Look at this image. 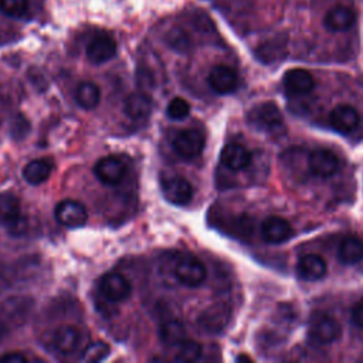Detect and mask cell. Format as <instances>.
<instances>
[{
  "label": "cell",
  "instance_id": "cell-28",
  "mask_svg": "<svg viewBox=\"0 0 363 363\" xmlns=\"http://www.w3.org/2000/svg\"><path fill=\"white\" fill-rule=\"evenodd\" d=\"M166 113L173 121H182V119L189 116V113H190V104L184 98L176 96V98H173L167 104Z\"/></svg>",
  "mask_w": 363,
  "mask_h": 363
},
{
  "label": "cell",
  "instance_id": "cell-7",
  "mask_svg": "<svg viewBox=\"0 0 363 363\" xmlns=\"http://www.w3.org/2000/svg\"><path fill=\"white\" fill-rule=\"evenodd\" d=\"M162 191L164 199L176 206H184L190 203L194 194L191 183L179 174L164 177L162 180Z\"/></svg>",
  "mask_w": 363,
  "mask_h": 363
},
{
  "label": "cell",
  "instance_id": "cell-9",
  "mask_svg": "<svg viewBox=\"0 0 363 363\" xmlns=\"http://www.w3.org/2000/svg\"><path fill=\"white\" fill-rule=\"evenodd\" d=\"M94 174L102 184L115 186L125 177L126 164L118 156H105L95 163Z\"/></svg>",
  "mask_w": 363,
  "mask_h": 363
},
{
  "label": "cell",
  "instance_id": "cell-2",
  "mask_svg": "<svg viewBox=\"0 0 363 363\" xmlns=\"http://www.w3.org/2000/svg\"><path fill=\"white\" fill-rule=\"evenodd\" d=\"M85 333L74 325H62L57 328L50 337V347L60 356H71L82 349Z\"/></svg>",
  "mask_w": 363,
  "mask_h": 363
},
{
  "label": "cell",
  "instance_id": "cell-25",
  "mask_svg": "<svg viewBox=\"0 0 363 363\" xmlns=\"http://www.w3.org/2000/svg\"><path fill=\"white\" fill-rule=\"evenodd\" d=\"M101 99V89L96 84L85 81L75 89V101L84 109H94Z\"/></svg>",
  "mask_w": 363,
  "mask_h": 363
},
{
  "label": "cell",
  "instance_id": "cell-21",
  "mask_svg": "<svg viewBox=\"0 0 363 363\" xmlns=\"http://www.w3.org/2000/svg\"><path fill=\"white\" fill-rule=\"evenodd\" d=\"M356 21V14L352 9L345 6H337L330 9L323 18V24L330 31H346Z\"/></svg>",
  "mask_w": 363,
  "mask_h": 363
},
{
  "label": "cell",
  "instance_id": "cell-11",
  "mask_svg": "<svg viewBox=\"0 0 363 363\" xmlns=\"http://www.w3.org/2000/svg\"><path fill=\"white\" fill-rule=\"evenodd\" d=\"M207 81H208L210 88L214 92L221 94V95L234 92L238 85L237 72L231 67L224 65V64H218V65L213 67L211 71L208 72Z\"/></svg>",
  "mask_w": 363,
  "mask_h": 363
},
{
  "label": "cell",
  "instance_id": "cell-24",
  "mask_svg": "<svg viewBox=\"0 0 363 363\" xmlns=\"http://www.w3.org/2000/svg\"><path fill=\"white\" fill-rule=\"evenodd\" d=\"M160 340L169 347H177L186 339V330L180 320L169 319L159 328Z\"/></svg>",
  "mask_w": 363,
  "mask_h": 363
},
{
  "label": "cell",
  "instance_id": "cell-17",
  "mask_svg": "<svg viewBox=\"0 0 363 363\" xmlns=\"http://www.w3.org/2000/svg\"><path fill=\"white\" fill-rule=\"evenodd\" d=\"M282 82L286 92L294 95H305L311 92L315 86L312 74L303 68H294L286 71L282 78Z\"/></svg>",
  "mask_w": 363,
  "mask_h": 363
},
{
  "label": "cell",
  "instance_id": "cell-10",
  "mask_svg": "<svg viewBox=\"0 0 363 363\" xmlns=\"http://www.w3.org/2000/svg\"><path fill=\"white\" fill-rule=\"evenodd\" d=\"M0 225L11 228L14 234H20L23 228L20 201L10 193H0Z\"/></svg>",
  "mask_w": 363,
  "mask_h": 363
},
{
  "label": "cell",
  "instance_id": "cell-30",
  "mask_svg": "<svg viewBox=\"0 0 363 363\" xmlns=\"http://www.w3.org/2000/svg\"><path fill=\"white\" fill-rule=\"evenodd\" d=\"M108 354H109V346L105 342H95L82 350L81 360L99 362V360H104Z\"/></svg>",
  "mask_w": 363,
  "mask_h": 363
},
{
  "label": "cell",
  "instance_id": "cell-27",
  "mask_svg": "<svg viewBox=\"0 0 363 363\" xmlns=\"http://www.w3.org/2000/svg\"><path fill=\"white\" fill-rule=\"evenodd\" d=\"M284 50V41L282 40H271L268 43H264L257 50V57L262 60L264 62H271L275 58H281Z\"/></svg>",
  "mask_w": 363,
  "mask_h": 363
},
{
  "label": "cell",
  "instance_id": "cell-35",
  "mask_svg": "<svg viewBox=\"0 0 363 363\" xmlns=\"http://www.w3.org/2000/svg\"><path fill=\"white\" fill-rule=\"evenodd\" d=\"M237 360H238V362H240V360H248V362H251V357H248V356H238Z\"/></svg>",
  "mask_w": 363,
  "mask_h": 363
},
{
  "label": "cell",
  "instance_id": "cell-12",
  "mask_svg": "<svg viewBox=\"0 0 363 363\" xmlns=\"http://www.w3.org/2000/svg\"><path fill=\"white\" fill-rule=\"evenodd\" d=\"M116 54V41L109 34H96L86 45V58L92 64H104Z\"/></svg>",
  "mask_w": 363,
  "mask_h": 363
},
{
  "label": "cell",
  "instance_id": "cell-4",
  "mask_svg": "<svg viewBox=\"0 0 363 363\" xmlns=\"http://www.w3.org/2000/svg\"><path fill=\"white\" fill-rule=\"evenodd\" d=\"M206 145V138L199 129H183L176 133L172 140V146L174 152L184 157L193 159L199 156Z\"/></svg>",
  "mask_w": 363,
  "mask_h": 363
},
{
  "label": "cell",
  "instance_id": "cell-32",
  "mask_svg": "<svg viewBox=\"0 0 363 363\" xmlns=\"http://www.w3.org/2000/svg\"><path fill=\"white\" fill-rule=\"evenodd\" d=\"M352 322L357 328L363 329V301L357 302L352 309Z\"/></svg>",
  "mask_w": 363,
  "mask_h": 363
},
{
  "label": "cell",
  "instance_id": "cell-8",
  "mask_svg": "<svg viewBox=\"0 0 363 363\" xmlns=\"http://www.w3.org/2000/svg\"><path fill=\"white\" fill-rule=\"evenodd\" d=\"M54 216L55 220L67 228L82 227L88 220V213L84 204L72 199L60 201L54 210Z\"/></svg>",
  "mask_w": 363,
  "mask_h": 363
},
{
  "label": "cell",
  "instance_id": "cell-6",
  "mask_svg": "<svg viewBox=\"0 0 363 363\" xmlns=\"http://www.w3.org/2000/svg\"><path fill=\"white\" fill-rule=\"evenodd\" d=\"M340 336V326L328 313H318L311 319L309 337L319 345H329Z\"/></svg>",
  "mask_w": 363,
  "mask_h": 363
},
{
  "label": "cell",
  "instance_id": "cell-33",
  "mask_svg": "<svg viewBox=\"0 0 363 363\" xmlns=\"http://www.w3.org/2000/svg\"><path fill=\"white\" fill-rule=\"evenodd\" d=\"M28 359L20 352H10L7 354L0 356V362L3 363H26Z\"/></svg>",
  "mask_w": 363,
  "mask_h": 363
},
{
  "label": "cell",
  "instance_id": "cell-16",
  "mask_svg": "<svg viewBox=\"0 0 363 363\" xmlns=\"http://www.w3.org/2000/svg\"><path fill=\"white\" fill-rule=\"evenodd\" d=\"M360 116L357 111L350 105H337L329 115L330 126L340 133H350L359 125Z\"/></svg>",
  "mask_w": 363,
  "mask_h": 363
},
{
  "label": "cell",
  "instance_id": "cell-29",
  "mask_svg": "<svg viewBox=\"0 0 363 363\" xmlns=\"http://www.w3.org/2000/svg\"><path fill=\"white\" fill-rule=\"evenodd\" d=\"M28 10V0H0V11L9 17H23Z\"/></svg>",
  "mask_w": 363,
  "mask_h": 363
},
{
  "label": "cell",
  "instance_id": "cell-13",
  "mask_svg": "<svg viewBox=\"0 0 363 363\" xmlns=\"http://www.w3.org/2000/svg\"><path fill=\"white\" fill-rule=\"evenodd\" d=\"M292 228L291 224L278 216H269L261 223V237L265 242L281 244L291 238Z\"/></svg>",
  "mask_w": 363,
  "mask_h": 363
},
{
  "label": "cell",
  "instance_id": "cell-26",
  "mask_svg": "<svg viewBox=\"0 0 363 363\" xmlns=\"http://www.w3.org/2000/svg\"><path fill=\"white\" fill-rule=\"evenodd\" d=\"M203 353V347L199 342L184 339L179 346H177V353L174 359L177 362H194L199 360Z\"/></svg>",
  "mask_w": 363,
  "mask_h": 363
},
{
  "label": "cell",
  "instance_id": "cell-34",
  "mask_svg": "<svg viewBox=\"0 0 363 363\" xmlns=\"http://www.w3.org/2000/svg\"><path fill=\"white\" fill-rule=\"evenodd\" d=\"M6 333H7V326H6L4 320L0 318V340L6 336Z\"/></svg>",
  "mask_w": 363,
  "mask_h": 363
},
{
  "label": "cell",
  "instance_id": "cell-22",
  "mask_svg": "<svg viewBox=\"0 0 363 363\" xmlns=\"http://www.w3.org/2000/svg\"><path fill=\"white\" fill-rule=\"evenodd\" d=\"M52 172V160L48 157L44 159H34L28 162L23 169V177L30 184H40L44 183Z\"/></svg>",
  "mask_w": 363,
  "mask_h": 363
},
{
  "label": "cell",
  "instance_id": "cell-3",
  "mask_svg": "<svg viewBox=\"0 0 363 363\" xmlns=\"http://www.w3.org/2000/svg\"><path fill=\"white\" fill-rule=\"evenodd\" d=\"M174 277L186 286L196 288L201 285L207 277L204 264L191 254L180 255L174 262Z\"/></svg>",
  "mask_w": 363,
  "mask_h": 363
},
{
  "label": "cell",
  "instance_id": "cell-5",
  "mask_svg": "<svg viewBox=\"0 0 363 363\" xmlns=\"http://www.w3.org/2000/svg\"><path fill=\"white\" fill-rule=\"evenodd\" d=\"M99 292L109 302H122L130 296L132 284L125 275L109 272L101 278Z\"/></svg>",
  "mask_w": 363,
  "mask_h": 363
},
{
  "label": "cell",
  "instance_id": "cell-14",
  "mask_svg": "<svg viewBox=\"0 0 363 363\" xmlns=\"http://www.w3.org/2000/svg\"><path fill=\"white\" fill-rule=\"evenodd\" d=\"M309 169L320 177H329L339 169V157L328 149H316L309 155Z\"/></svg>",
  "mask_w": 363,
  "mask_h": 363
},
{
  "label": "cell",
  "instance_id": "cell-31",
  "mask_svg": "<svg viewBox=\"0 0 363 363\" xmlns=\"http://www.w3.org/2000/svg\"><path fill=\"white\" fill-rule=\"evenodd\" d=\"M166 41L169 44L170 48H173L174 51L177 52H186L189 50V45H190V41H189V37L179 28H174L172 30L167 37H166Z\"/></svg>",
  "mask_w": 363,
  "mask_h": 363
},
{
  "label": "cell",
  "instance_id": "cell-18",
  "mask_svg": "<svg viewBox=\"0 0 363 363\" xmlns=\"http://www.w3.org/2000/svg\"><path fill=\"white\" fill-rule=\"evenodd\" d=\"M296 272L305 281H318L326 274V262L320 255L305 254L298 259Z\"/></svg>",
  "mask_w": 363,
  "mask_h": 363
},
{
  "label": "cell",
  "instance_id": "cell-23",
  "mask_svg": "<svg viewBox=\"0 0 363 363\" xmlns=\"http://www.w3.org/2000/svg\"><path fill=\"white\" fill-rule=\"evenodd\" d=\"M337 258L342 264L352 265L363 259V241L356 235H349L342 240L337 250Z\"/></svg>",
  "mask_w": 363,
  "mask_h": 363
},
{
  "label": "cell",
  "instance_id": "cell-1",
  "mask_svg": "<svg viewBox=\"0 0 363 363\" xmlns=\"http://www.w3.org/2000/svg\"><path fill=\"white\" fill-rule=\"evenodd\" d=\"M248 122L252 126L268 132L269 135H281L284 132L282 113L279 108L271 101L254 106L248 112Z\"/></svg>",
  "mask_w": 363,
  "mask_h": 363
},
{
  "label": "cell",
  "instance_id": "cell-20",
  "mask_svg": "<svg viewBox=\"0 0 363 363\" xmlns=\"http://www.w3.org/2000/svg\"><path fill=\"white\" fill-rule=\"evenodd\" d=\"M153 108L152 98L145 92H133L129 94L123 101L125 113L136 121L145 119L150 115Z\"/></svg>",
  "mask_w": 363,
  "mask_h": 363
},
{
  "label": "cell",
  "instance_id": "cell-15",
  "mask_svg": "<svg viewBox=\"0 0 363 363\" xmlns=\"http://www.w3.org/2000/svg\"><path fill=\"white\" fill-rule=\"evenodd\" d=\"M220 160L227 169L237 172L250 166L251 153L244 145L238 142H230L223 147L220 153Z\"/></svg>",
  "mask_w": 363,
  "mask_h": 363
},
{
  "label": "cell",
  "instance_id": "cell-19",
  "mask_svg": "<svg viewBox=\"0 0 363 363\" xmlns=\"http://www.w3.org/2000/svg\"><path fill=\"white\" fill-rule=\"evenodd\" d=\"M228 322V312L221 305H213L204 312L200 313L197 319V325L201 330L208 333H217L221 332L223 328Z\"/></svg>",
  "mask_w": 363,
  "mask_h": 363
}]
</instances>
